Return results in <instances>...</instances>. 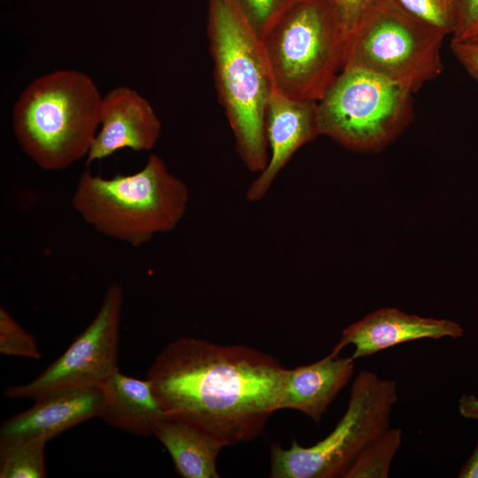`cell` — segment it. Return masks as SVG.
Wrapping results in <instances>:
<instances>
[{"mask_svg":"<svg viewBox=\"0 0 478 478\" xmlns=\"http://www.w3.org/2000/svg\"><path fill=\"white\" fill-rule=\"evenodd\" d=\"M397 399L395 381L360 371L352 382L344 414L326 437L309 447L296 440L289 449L271 445L269 477L342 478L360 451L390 427Z\"/></svg>","mask_w":478,"mask_h":478,"instance_id":"cell-8","label":"cell"},{"mask_svg":"<svg viewBox=\"0 0 478 478\" xmlns=\"http://www.w3.org/2000/svg\"><path fill=\"white\" fill-rule=\"evenodd\" d=\"M103 96L85 73L61 69L33 80L12 112L23 152L45 171H61L87 157L100 126Z\"/></svg>","mask_w":478,"mask_h":478,"instance_id":"cell-3","label":"cell"},{"mask_svg":"<svg viewBox=\"0 0 478 478\" xmlns=\"http://www.w3.org/2000/svg\"><path fill=\"white\" fill-rule=\"evenodd\" d=\"M123 289L112 282L87 328L33 381L8 387L10 398L35 400L59 390L101 385L118 369Z\"/></svg>","mask_w":478,"mask_h":478,"instance_id":"cell-9","label":"cell"},{"mask_svg":"<svg viewBox=\"0 0 478 478\" xmlns=\"http://www.w3.org/2000/svg\"><path fill=\"white\" fill-rule=\"evenodd\" d=\"M265 132L269 158L247 189L251 202L261 200L295 152L320 135L317 102L295 99L274 90L266 109Z\"/></svg>","mask_w":478,"mask_h":478,"instance_id":"cell-12","label":"cell"},{"mask_svg":"<svg viewBox=\"0 0 478 478\" xmlns=\"http://www.w3.org/2000/svg\"><path fill=\"white\" fill-rule=\"evenodd\" d=\"M49 440L37 437L0 443L1 478H43Z\"/></svg>","mask_w":478,"mask_h":478,"instance_id":"cell-18","label":"cell"},{"mask_svg":"<svg viewBox=\"0 0 478 478\" xmlns=\"http://www.w3.org/2000/svg\"><path fill=\"white\" fill-rule=\"evenodd\" d=\"M463 334L461 326L453 320L422 317L395 307H383L346 327L331 353L340 354L343 348L353 345L351 358L357 359L406 342L459 338Z\"/></svg>","mask_w":478,"mask_h":478,"instance_id":"cell-11","label":"cell"},{"mask_svg":"<svg viewBox=\"0 0 478 478\" xmlns=\"http://www.w3.org/2000/svg\"><path fill=\"white\" fill-rule=\"evenodd\" d=\"M402 435L399 428L385 429L360 451L342 478H387L402 445Z\"/></svg>","mask_w":478,"mask_h":478,"instance_id":"cell-17","label":"cell"},{"mask_svg":"<svg viewBox=\"0 0 478 478\" xmlns=\"http://www.w3.org/2000/svg\"><path fill=\"white\" fill-rule=\"evenodd\" d=\"M458 477L459 478H478V443L469 457L468 460L461 468Z\"/></svg>","mask_w":478,"mask_h":478,"instance_id":"cell-25","label":"cell"},{"mask_svg":"<svg viewBox=\"0 0 478 478\" xmlns=\"http://www.w3.org/2000/svg\"><path fill=\"white\" fill-rule=\"evenodd\" d=\"M207 35L218 96L237 154L259 173L269 158L265 120L274 91L260 38L231 0H208Z\"/></svg>","mask_w":478,"mask_h":478,"instance_id":"cell-2","label":"cell"},{"mask_svg":"<svg viewBox=\"0 0 478 478\" xmlns=\"http://www.w3.org/2000/svg\"><path fill=\"white\" fill-rule=\"evenodd\" d=\"M0 352L34 359L42 357L35 337L3 307L0 308Z\"/></svg>","mask_w":478,"mask_h":478,"instance_id":"cell-20","label":"cell"},{"mask_svg":"<svg viewBox=\"0 0 478 478\" xmlns=\"http://www.w3.org/2000/svg\"><path fill=\"white\" fill-rule=\"evenodd\" d=\"M102 407L100 385L50 393L2 422L0 443L37 437L50 440L83 421L99 417Z\"/></svg>","mask_w":478,"mask_h":478,"instance_id":"cell-13","label":"cell"},{"mask_svg":"<svg viewBox=\"0 0 478 478\" xmlns=\"http://www.w3.org/2000/svg\"><path fill=\"white\" fill-rule=\"evenodd\" d=\"M452 39L478 42V0H459Z\"/></svg>","mask_w":478,"mask_h":478,"instance_id":"cell-22","label":"cell"},{"mask_svg":"<svg viewBox=\"0 0 478 478\" xmlns=\"http://www.w3.org/2000/svg\"><path fill=\"white\" fill-rule=\"evenodd\" d=\"M153 436L169 452L180 476L220 477L217 460L224 446L212 436L166 414L157 422Z\"/></svg>","mask_w":478,"mask_h":478,"instance_id":"cell-16","label":"cell"},{"mask_svg":"<svg viewBox=\"0 0 478 478\" xmlns=\"http://www.w3.org/2000/svg\"><path fill=\"white\" fill-rule=\"evenodd\" d=\"M259 38L294 0H231Z\"/></svg>","mask_w":478,"mask_h":478,"instance_id":"cell-21","label":"cell"},{"mask_svg":"<svg viewBox=\"0 0 478 478\" xmlns=\"http://www.w3.org/2000/svg\"><path fill=\"white\" fill-rule=\"evenodd\" d=\"M288 368L250 346L181 337L156 357L148 379L168 417L224 447L258 437L279 410Z\"/></svg>","mask_w":478,"mask_h":478,"instance_id":"cell-1","label":"cell"},{"mask_svg":"<svg viewBox=\"0 0 478 478\" xmlns=\"http://www.w3.org/2000/svg\"><path fill=\"white\" fill-rule=\"evenodd\" d=\"M189 190L154 154L129 174L110 178L85 170L72 206L88 225L105 236L140 247L155 235L174 230L184 217Z\"/></svg>","mask_w":478,"mask_h":478,"instance_id":"cell-4","label":"cell"},{"mask_svg":"<svg viewBox=\"0 0 478 478\" xmlns=\"http://www.w3.org/2000/svg\"><path fill=\"white\" fill-rule=\"evenodd\" d=\"M345 40L327 0H294L260 38L274 90L318 102L342 69Z\"/></svg>","mask_w":478,"mask_h":478,"instance_id":"cell-5","label":"cell"},{"mask_svg":"<svg viewBox=\"0 0 478 478\" xmlns=\"http://www.w3.org/2000/svg\"><path fill=\"white\" fill-rule=\"evenodd\" d=\"M101 128L86 157V164L104 159L123 150L153 149L161 123L150 102L135 89L118 86L103 96Z\"/></svg>","mask_w":478,"mask_h":478,"instance_id":"cell-10","label":"cell"},{"mask_svg":"<svg viewBox=\"0 0 478 478\" xmlns=\"http://www.w3.org/2000/svg\"><path fill=\"white\" fill-rule=\"evenodd\" d=\"M412 16L438 29L452 35L459 0H391Z\"/></svg>","mask_w":478,"mask_h":478,"instance_id":"cell-19","label":"cell"},{"mask_svg":"<svg viewBox=\"0 0 478 478\" xmlns=\"http://www.w3.org/2000/svg\"><path fill=\"white\" fill-rule=\"evenodd\" d=\"M355 359L329 353L309 365L288 368L279 410L298 411L319 424L328 406L351 381Z\"/></svg>","mask_w":478,"mask_h":478,"instance_id":"cell-14","label":"cell"},{"mask_svg":"<svg viewBox=\"0 0 478 478\" xmlns=\"http://www.w3.org/2000/svg\"><path fill=\"white\" fill-rule=\"evenodd\" d=\"M445 36L391 0H371L346 36L343 66L369 71L414 93L441 73Z\"/></svg>","mask_w":478,"mask_h":478,"instance_id":"cell-6","label":"cell"},{"mask_svg":"<svg viewBox=\"0 0 478 478\" xmlns=\"http://www.w3.org/2000/svg\"><path fill=\"white\" fill-rule=\"evenodd\" d=\"M100 387L103 407L99 418L128 433L153 436L157 422L166 412L148 378H134L117 370Z\"/></svg>","mask_w":478,"mask_h":478,"instance_id":"cell-15","label":"cell"},{"mask_svg":"<svg viewBox=\"0 0 478 478\" xmlns=\"http://www.w3.org/2000/svg\"><path fill=\"white\" fill-rule=\"evenodd\" d=\"M327 1L334 7L347 36L371 0Z\"/></svg>","mask_w":478,"mask_h":478,"instance_id":"cell-23","label":"cell"},{"mask_svg":"<svg viewBox=\"0 0 478 478\" xmlns=\"http://www.w3.org/2000/svg\"><path fill=\"white\" fill-rule=\"evenodd\" d=\"M412 94L369 71L343 66L317 102L320 135L352 150H381L410 123Z\"/></svg>","mask_w":478,"mask_h":478,"instance_id":"cell-7","label":"cell"},{"mask_svg":"<svg viewBox=\"0 0 478 478\" xmlns=\"http://www.w3.org/2000/svg\"><path fill=\"white\" fill-rule=\"evenodd\" d=\"M451 49L458 61L478 84V42L452 39Z\"/></svg>","mask_w":478,"mask_h":478,"instance_id":"cell-24","label":"cell"}]
</instances>
